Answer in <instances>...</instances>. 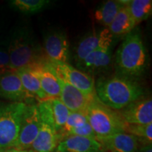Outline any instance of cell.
Segmentation results:
<instances>
[{
    "label": "cell",
    "mask_w": 152,
    "mask_h": 152,
    "mask_svg": "<svg viewBox=\"0 0 152 152\" xmlns=\"http://www.w3.org/2000/svg\"><path fill=\"white\" fill-rule=\"evenodd\" d=\"M95 92L101 103L118 111L144 96L143 87L137 80L118 74L101 76L95 83Z\"/></svg>",
    "instance_id": "1"
},
{
    "label": "cell",
    "mask_w": 152,
    "mask_h": 152,
    "mask_svg": "<svg viewBox=\"0 0 152 152\" xmlns=\"http://www.w3.org/2000/svg\"><path fill=\"white\" fill-rule=\"evenodd\" d=\"M4 44L8 50L13 71L30 67L47 59L30 26H16Z\"/></svg>",
    "instance_id": "2"
},
{
    "label": "cell",
    "mask_w": 152,
    "mask_h": 152,
    "mask_svg": "<svg viewBox=\"0 0 152 152\" xmlns=\"http://www.w3.org/2000/svg\"><path fill=\"white\" fill-rule=\"evenodd\" d=\"M148 61L147 52L141 33L138 28H134L124 36L115 53L116 73L138 80L147 71Z\"/></svg>",
    "instance_id": "3"
},
{
    "label": "cell",
    "mask_w": 152,
    "mask_h": 152,
    "mask_svg": "<svg viewBox=\"0 0 152 152\" xmlns=\"http://www.w3.org/2000/svg\"><path fill=\"white\" fill-rule=\"evenodd\" d=\"M86 113L88 122L97 137L125 132L127 123L118 112L104 105L98 99L89 104Z\"/></svg>",
    "instance_id": "4"
},
{
    "label": "cell",
    "mask_w": 152,
    "mask_h": 152,
    "mask_svg": "<svg viewBox=\"0 0 152 152\" xmlns=\"http://www.w3.org/2000/svg\"><path fill=\"white\" fill-rule=\"evenodd\" d=\"M26 105L0 101V151L16 146Z\"/></svg>",
    "instance_id": "5"
},
{
    "label": "cell",
    "mask_w": 152,
    "mask_h": 152,
    "mask_svg": "<svg viewBox=\"0 0 152 152\" xmlns=\"http://www.w3.org/2000/svg\"><path fill=\"white\" fill-rule=\"evenodd\" d=\"M49 99L37 104L41 125L37 137L31 146V149L36 152H54L61 141L55 128Z\"/></svg>",
    "instance_id": "6"
},
{
    "label": "cell",
    "mask_w": 152,
    "mask_h": 152,
    "mask_svg": "<svg viewBox=\"0 0 152 152\" xmlns=\"http://www.w3.org/2000/svg\"><path fill=\"white\" fill-rule=\"evenodd\" d=\"M49 62L60 77L80 91L87 99L91 101L97 99L95 92V83L92 76L70 65L68 63L52 61Z\"/></svg>",
    "instance_id": "7"
},
{
    "label": "cell",
    "mask_w": 152,
    "mask_h": 152,
    "mask_svg": "<svg viewBox=\"0 0 152 152\" xmlns=\"http://www.w3.org/2000/svg\"><path fill=\"white\" fill-rule=\"evenodd\" d=\"M41 125V118L37 104H27L25 109L20 131L15 148L26 150L31 148Z\"/></svg>",
    "instance_id": "8"
},
{
    "label": "cell",
    "mask_w": 152,
    "mask_h": 152,
    "mask_svg": "<svg viewBox=\"0 0 152 152\" xmlns=\"http://www.w3.org/2000/svg\"><path fill=\"white\" fill-rule=\"evenodd\" d=\"M0 98L10 102L33 104L36 100L24 88L15 71H7L0 75Z\"/></svg>",
    "instance_id": "9"
},
{
    "label": "cell",
    "mask_w": 152,
    "mask_h": 152,
    "mask_svg": "<svg viewBox=\"0 0 152 152\" xmlns=\"http://www.w3.org/2000/svg\"><path fill=\"white\" fill-rule=\"evenodd\" d=\"M114 38L108 28L94 30L87 33L78 42L74 52L75 65L96 49L114 42Z\"/></svg>",
    "instance_id": "10"
},
{
    "label": "cell",
    "mask_w": 152,
    "mask_h": 152,
    "mask_svg": "<svg viewBox=\"0 0 152 152\" xmlns=\"http://www.w3.org/2000/svg\"><path fill=\"white\" fill-rule=\"evenodd\" d=\"M44 52L49 61L68 63L69 42L65 32L59 29L47 32L44 37Z\"/></svg>",
    "instance_id": "11"
},
{
    "label": "cell",
    "mask_w": 152,
    "mask_h": 152,
    "mask_svg": "<svg viewBox=\"0 0 152 152\" xmlns=\"http://www.w3.org/2000/svg\"><path fill=\"white\" fill-rule=\"evenodd\" d=\"M113 43L96 49L84 58L76 66L77 69L90 75L104 73L111 66Z\"/></svg>",
    "instance_id": "12"
},
{
    "label": "cell",
    "mask_w": 152,
    "mask_h": 152,
    "mask_svg": "<svg viewBox=\"0 0 152 152\" xmlns=\"http://www.w3.org/2000/svg\"><path fill=\"white\" fill-rule=\"evenodd\" d=\"M118 112L127 124L145 125L151 123V97L142 96Z\"/></svg>",
    "instance_id": "13"
},
{
    "label": "cell",
    "mask_w": 152,
    "mask_h": 152,
    "mask_svg": "<svg viewBox=\"0 0 152 152\" xmlns=\"http://www.w3.org/2000/svg\"><path fill=\"white\" fill-rule=\"evenodd\" d=\"M40 83L42 89L49 98H59L61 85L56 71L48 58L30 66Z\"/></svg>",
    "instance_id": "14"
},
{
    "label": "cell",
    "mask_w": 152,
    "mask_h": 152,
    "mask_svg": "<svg viewBox=\"0 0 152 152\" xmlns=\"http://www.w3.org/2000/svg\"><path fill=\"white\" fill-rule=\"evenodd\" d=\"M96 140L104 151L109 152H136L138 149V139L125 132L100 137Z\"/></svg>",
    "instance_id": "15"
},
{
    "label": "cell",
    "mask_w": 152,
    "mask_h": 152,
    "mask_svg": "<svg viewBox=\"0 0 152 152\" xmlns=\"http://www.w3.org/2000/svg\"><path fill=\"white\" fill-rule=\"evenodd\" d=\"M58 78L61 85L59 99L62 103L71 112L86 111L87 106L92 101L59 75Z\"/></svg>",
    "instance_id": "16"
},
{
    "label": "cell",
    "mask_w": 152,
    "mask_h": 152,
    "mask_svg": "<svg viewBox=\"0 0 152 152\" xmlns=\"http://www.w3.org/2000/svg\"><path fill=\"white\" fill-rule=\"evenodd\" d=\"M56 150L59 152H104L97 140L78 136H69L58 144Z\"/></svg>",
    "instance_id": "17"
},
{
    "label": "cell",
    "mask_w": 152,
    "mask_h": 152,
    "mask_svg": "<svg viewBox=\"0 0 152 152\" xmlns=\"http://www.w3.org/2000/svg\"><path fill=\"white\" fill-rule=\"evenodd\" d=\"M15 72L20 77L24 88L37 101V103L49 99L44 92L39 79L31 68H23Z\"/></svg>",
    "instance_id": "18"
},
{
    "label": "cell",
    "mask_w": 152,
    "mask_h": 152,
    "mask_svg": "<svg viewBox=\"0 0 152 152\" xmlns=\"http://www.w3.org/2000/svg\"><path fill=\"white\" fill-rule=\"evenodd\" d=\"M135 27V23L131 16L128 5L125 4L120 9L108 29L114 38L125 36L132 31Z\"/></svg>",
    "instance_id": "19"
},
{
    "label": "cell",
    "mask_w": 152,
    "mask_h": 152,
    "mask_svg": "<svg viewBox=\"0 0 152 152\" xmlns=\"http://www.w3.org/2000/svg\"><path fill=\"white\" fill-rule=\"evenodd\" d=\"M127 2V0H109L104 1L95 11V20L105 28H108L120 9Z\"/></svg>",
    "instance_id": "20"
},
{
    "label": "cell",
    "mask_w": 152,
    "mask_h": 152,
    "mask_svg": "<svg viewBox=\"0 0 152 152\" xmlns=\"http://www.w3.org/2000/svg\"><path fill=\"white\" fill-rule=\"evenodd\" d=\"M127 5L136 26L147 20L151 15V0H128Z\"/></svg>",
    "instance_id": "21"
},
{
    "label": "cell",
    "mask_w": 152,
    "mask_h": 152,
    "mask_svg": "<svg viewBox=\"0 0 152 152\" xmlns=\"http://www.w3.org/2000/svg\"><path fill=\"white\" fill-rule=\"evenodd\" d=\"M9 4L15 10L26 14H37L46 9L50 1L49 0H12Z\"/></svg>",
    "instance_id": "22"
},
{
    "label": "cell",
    "mask_w": 152,
    "mask_h": 152,
    "mask_svg": "<svg viewBox=\"0 0 152 152\" xmlns=\"http://www.w3.org/2000/svg\"><path fill=\"white\" fill-rule=\"evenodd\" d=\"M49 102H50L55 128L58 134L64 125H65L66 120L69 114L71 113V111L62 103L59 98H50Z\"/></svg>",
    "instance_id": "23"
},
{
    "label": "cell",
    "mask_w": 152,
    "mask_h": 152,
    "mask_svg": "<svg viewBox=\"0 0 152 152\" xmlns=\"http://www.w3.org/2000/svg\"><path fill=\"white\" fill-rule=\"evenodd\" d=\"M87 122H88V119H87L86 111L71 112L66 120L65 125H64L61 130L58 132L61 141L68 131L73 128L80 127Z\"/></svg>",
    "instance_id": "24"
},
{
    "label": "cell",
    "mask_w": 152,
    "mask_h": 152,
    "mask_svg": "<svg viewBox=\"0 0 152 152\" xmlns=\"http://www.w3.org/2000/svg\"><path fill=\"white\" fill-rule=\"evenodd\" d=\"M125 132L143 140L147 144L152 142V123L145 125L127 124Z\"/></svg>",
    "instance_id": "25"
},
{
    "label": "cell",
    "mask_w": 152,
    "mask_h": 152,
    "mask_svg": "<svg viewBox=\"0 0 152 152\" xmlns=\"http://www.w3.org/2000/svg\"><path fill=\"white\" fill-rule=\"evenodd\" d=\"M69 136H78V137H86V138H90L93 139V140H96L97 138V136L95 134L94 131L93 130V129L89 122H87L82 125L78 128H75L71 130L70 131L66 133L63 137L62 140L64 138L67 137Z\"/></svg>",
    "instance_id": "26"
},
{
    "label": "cell",
    "mask_w": 152,
    "mask_h": 152,
    "mask_svg": "<svg viewBox=\"0 0 152 152\" xmlns=\"http://www.w3.org/2000/svg\"><path fill=\"white\" fill-rule=\"evenodd\" d=\"M0 68L6 71H12L8 50L4 43L0 45Z\"/></svg>",
    "instance_id": "27"
},
{
    "label": "cell",
    "mask_w": 152,
    "mask_h": 152,
    "mask_svg": "<svg viewBox=\"0 0 152 152\" xmlns=\"http://www.w3.org/2000/svg\"><path fill=\"white\" fill-rule=\"evenodd\" d=\"M136 152H152V144H144V145L142 146L140 149L137 150Z\"/></svg>",
    "instance_id": "28"
},
{
    "label": "cell",
    "mask_w": 152,
    "mask_h": 152,
    "mask_svg": "<svg viewBox=\"0 0 152 152\" xmlns=\"http://www.w3.org/2000/svg\"><path fill=\"white\" fill-rule=\"evenodd\" d=\"M3 152H28V151H26V150L18 149H17V148L12 147V148H9V149L3 150Z\"/></svg>",
    "instance_id": "29"
},
{
    "label": "cell",
    "mask_w": 152,
    "mask_h": 152,
    "mask_svg": "<svg viewBox=\"0 0 152 152\" xmlns=\"http://www.w3.org/2000/svg\"><path fill=\"white\" fill-rule=\"evenodd\" d=\"M7 71H6V70L1 69V68H0V75H1V74H3L4 73H5V72Z\"/></svg>",
    "instance_id": "30"
},
{
    "label": "cell",
    "mask_w": 152,
    "mask_h": 152,
    "mask_svg": "<svg viewBox=\"0 0 152 152\" xmlns=\"http://www.w3.org/2000/svg\"><path fill=\"white\" fill-rule=\"evenodd\" d=\"M28 152H36V151H33V149H30V150H28Z\"/></svg>",
    "instance_id": "31"
},
{
    "label": "cell",
    "mask_w": 152,
    "mask_h": 152,
    "mask_svg": "<svg viewBox=\"0 0 152 152\" xmlns=\"http://www.w3.org/2000/svg\"><path fill=\"white\" fill-rule=\"evenodd\" d=\"M54 152H59V151H57V150H56V151H55Z\"/></svg>",
    "instance_id": "32"
},
{
    "label": "cell",
    "mask_w": 152,
    "mask_h": 152,
    "mask_svg": "<svg viewBox=\"0 0 152 152\" xmlns=\"http://www.w3.org/2000/svg\"><path fill=\"white\" fill-rule=\"evenodd\" d=\"M0 152H1V151H0Z\"/></svg>",
    "instance_id": "33"
}]
</instances>
